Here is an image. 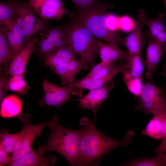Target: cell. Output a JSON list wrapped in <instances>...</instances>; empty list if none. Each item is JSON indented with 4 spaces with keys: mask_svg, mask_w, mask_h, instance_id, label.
<instances>
[{
    "mask_svg": "<svg viewBox=\"0 0 166 166\" xmlns=\"http://www.w3.org/2000/svg\"><path fill=\"white\" fill-rule=\"evenodd\" d=\"M81 129V166L88 165L103 155L109 154L116 148L129 145L135 134L133 131L128 130L123 140H115L101 133L89 121Z\"/></svg>",
    "mask_w": 166,
    "mask_h": 166,
    "instance_id": "obj_1",
    "label": "cell"
},
{
    "mask_svg": "<svg viewBox=\"0 0 166 166\" xmlns=\"http://www.w3.org/2000/svg\"><path fill=\"white\" fill-rule=\"evenodd\" d=\"M50 133L46 143L38 149V153L55 152L63 156L71 166L80 165V144L81 129L67 128L59 123L54 115L48 122Z\"/></svg>",
    "mask_w": 166,
    "mask_h": 166,
    "instance_id": "obj_2",
    "label": "cell"
},
{
    "mask_svg": "<svg viewBox=\"0 0 166 166\" xmlns=\"http://www.w3.org/2000/svg\"><path fill=\"white\" fill-rule=\"evenodd\" d=\"M113 6L105 2L90 10H78L70 12V20L76 21L85 26L94 36L114 47L123 45V38L116 32L107 27L105 21L108 9Z\"/></svg>",
    "mask_w": 166,
    "mask_h": 166,
    "instance_id": "obj_3",
    "label": "cell"
},
{
    "mask_svg": "<svg viewBox=\"0 0 166 166\" xmlns=\"http://www.w3.org/2000/svg\"><path fill=\"white\" fill-rule=\"evenodd\" d=\"M67 36L68 46L77 55L85 69L93 67L99 54L97 40L83 25L73 20L69 22Z\"/></svg>",
    "mask_w": 166,
    "mask_h": 166,
    "instance_id": "obj_4",
    "label": "cell"
},
{
    "mask_svg": "<svg viewBox=\"0 0 166 166\" xmlns=\"http://www.w3.org/2000/svg\"><path fill=\"white\" fill-rule=\"evenodd\" d=\"M69 22L65 25L49 27L37 34L33 53L44 61L46 56L56 48L68 46Z\"/></svg>",
    "mask_w": 166,
    "mask_h": 166,
    "instance_id": "obj_5",
    "label": "cell"
},
{
    "mask_svg": "<svg viewBox=\"0 0 166 166\" xmlns=\"http://www.w3.org/2000/svg\"><path fill=\"white\" fill-rule=\"evenodd\" d=\"M163 87L156 86L152 80L144 84L142 91L137 98L138 103L136 106L138 110L145 113L154 116L166 114V101L163 92Z\"/></svg>",
    "mask_w": 166,
    "mask_h": 166,
    "instance_id": "obj_6",
    "label": "cell"
},
{
    "mask_svg": "<svg viewBox=\"0 0 166 166\" xmlns=\"http://www.w3.org/2000/svg\"><path fill=\"white\" fill-rule=\"evenodd\" d=\"M30 115L27 113L20 115L18 119L23 124L25 132L18 149L12 153V163L22 157L33 149L32 147L36 139L41 134L44 128L47 127L48 122L33 125L30 122Z\"/></svg>",
    "mask_w": 166,
    "mask_h": 166,
    "instance_id": "obj_7",
    "label": "cell"
},
{
    "mask_svg": "<svg viewBox=\"0 0 166 166\" xmlns=\"http://www.w3.org/2000/svg\"><path fill=\"white\" fill-rule=\"evenodd\" d=\"M42 86L44 95L38 101L41 106H53L59 109L72 95L78 94L69 84L59 86L50 82L46 79H43Z\"/></svg>",
    "mask_w": 166,
    "mask_h": 166,
    "instance_id": "obj_8",
    "label": "cell"
},
{
    "mask_svg": "<svg viewBox=\"0 0 166 166\" xmlns=\"http://www.w3.org/2000/svg\"><path fill=\"white\" fill-rule=\"evenodd\" d=\"M28 4L40 18L46 21H60L69 13L62 0H29Z\"/></svg>",
    "mask_w": 166,
    "mask_h": 166,
    "instance_id": "obj_9",
    "label": "cell"
},
{
    "mask_svg": "<svg viewBox=\"0 0 166 166\" xmlns=\"http://www.w3.org/2000/svg\"><path fill=\"white\" fill-rule=\"evenodd\" d=\"M24 9V17L22 30L26 46L35 35L45 30L49 26L48 21L38 18L28 3L25 2Z\"/></svg>",
    "mask_w": 166,
    "mask_h": 166,
    "instance_id": "obj_10",
    "label": "cell"
},
{
    "mask_svg": "<svg viewBox=\"0 0 166 166\" xmlns=\"http://www.w3.org/2000/svg\"><path fill=\"white\" fill-rule=\"evenodd\" d=\"M114 85V82L112 79L103 86L89 91L87 94L79 100V106L82 109H89L93 112L95 121L98 109L108 97Z\"/></svg>",
    "mask_w": 166,
    "mask_h": 166,
    "instance_id": "obj_11",
    "label": "cell"
},
{
    "mask_svg": "<svg viewBox=\"0 0 166 166\" xmlns=\"http://www.w3.org/2000/svg\"><path fill=\"white\" fill-rule=\"evenodd\" d=\"M145 14L144 10L141 9L139 11L134 30L128 36L123 38V45L126 47L130 55L141 53L142 48L146 44L142 32Z\"/></svg>",
    "mask_w": 166,
    "mask_h": 166,
    "instance_id": "obj_12",
    "label": "cell"
},
{
    "mask_svg": "<svg viewBox=\"0 0 166 166\" xmlns=\"http://www.w3.org/2000/svg\"><path fill=\"white\" fill-rule=\"evenodd\" d=\"M37 38L36 35L26 46L15 55L5 73L10 76L24 74L29 58L33 52Z\"/></svg>",
    "mask_w": 166,
    "mask_h": 166,
    "instance_id": "obj_13",
    "label": "cell"
},
{
    "mask_svg": "<svg viewBox=\"0 0 166 166\" xmlns=\"http://www.w3.org/2000/svg\"><path fill=\"white\" fill-rule=\"evenodd\" d=\"M60 78L63 86L73 82L76 75L85 67L80 59H74L50 67Z\"/></svg>",
    "mask_w": 166,
    "mask_h": 166,
    "instance_id": "obj_14",
    "label": "cell"
},
{
    "mask_svg": "<svg viewBox=\"0 0 166 166\" xmlns=\"http://www.w3.org/2000/svg\"><path fill=\"white\" fill-rule=\"evenodd\" d=\"M164 14L160 13L155 18H145L144 24L148 28V30L144 32L146 39L166 45V27L164 20Z\"/></svg>",
    "mask_w": 166,
    "mask_h": 166,
    "instance_id": "obj_15",
    "label": "cell"
},
{
    "mask_svg": "<svg viewBox=\"0 0 166 166\" xmlns=\"http://www.w3.org/2000/svg\"><path fill=\"white\" fill-rule=\"evenodd\" d=\"M166 52V45L155 41L148 40L145 62L147 69L145 76L148 80L152 79V74L156 70L157 64Z\"/></svg>",
    "mask_w": 166,
    "mask_h": 166,
    "instance_id": "obj_16",
    "label": "cell"
},
{
    "mask_svg": "<svg viewBox=\"0 0 166 166\" xmlns=\"http://www.w3.org/2000/svg\"><path fill=\"white\" fill-rule=\"evenodd\" d=\"M128 63L116 66L108 74L103 78L96 80H92L84 78L81 80L74 81L70 83L73 88L79 89H87L90 91L101 88L110 81L117 74L128 69Z\"/></svg>",
    "mask_w": 166,
    "mask_h": 166,
    "instance_id": "obj_17",
    "label": "cell"
},
{
    "mask_svg": "<svg viewBox=\"0 0 166 166\" xmlns=\"http://www.w3.org/2000/svg\"><path fill=\"white\" fill-rule=\"evenodd\" d=\"M56 162L53 156H45L44 152H36L34 149L20 159L10 163V166H46L53 165Z\"/></svg>",
    "mask_w": 166,
    "mask_h": 166,
    "instance_id": "obj_18",
    "label": "cell"
},
{
    "mask_svg": "<svg viewBox=\"0 0 166 166\" xmlns=\"http://www.w3.org/2000/svg\"><path fill=\"white\" fill-rule=\"evenodd\" d=\"M99 48V54L102 61L108 64H115L118 61L128 60L130 54L127 51L120 49L97 39Z\"/></svg>",
    "mask_w": 166,
    "mask_h": 166,
    "instance_id": "obj_19",
    "label": "cell"
},
{
    "mask_svg": "<svg viewBox=\"0 0 166 166\" xmlns=\"http://www.w3.org/2000/svg\"><path fill=\"white\" fill-rule=\"evenodd\" d=\"M2 26L4 28L9 43L16 55L26 46L22 30L16 21Z\"/></svg>",
    "mask_w": 166,
    "mask_h": 166,
    "instance_id": "obj_20",
    "label": "cell"
},
{
    "mask_svg": "<svg viewBox=\"0 0 166 166\" xmlns=\"http://www.w3.org/2000/svg\"><path fill=\"white\" fill-rule=\"evenodd\" d=\"M77 55L68 46L56 48L45 57V65L50 68L69 61L76 59Z\"/></svg>",
    "mask_w": 166,
    "mask_h": 166,
    "instance_id": "obj_21",
    "label": "cell"
},
{
    "mask_svg": "<svg viewBox=\"0 0 166 166\" xmlns=\"http://www.w3.org/2000/svg\"><path fill=\"white\" fill-rule=\"evenodd\" d=\"M0 116L10 118L18 116L21 112L22 105L16 96L10 95L5 97L0 105Z\"/></svg>",
    "mask_w": 166,
    "mask_h": 166,
    "instance_id": "obj_22",
    "label": "cell"
},
{
    "mask_svg": "<svg viewBox=\"0 0 166 166\" xmlns=\"http://www.w3.org/2000/svg\"><path fill=\"white\" fill-rule=\"evenodd\" d=\"M25 132L23 127L20 132L14 134H10L6 130H2L0 132V145L9 154L13 153L20 145Z\"/></svg>",
    "mask_w": 166,
    "mask_h": 166,
    "instance_id": "obj_23",
    "label": "cell"
},
{
    "mask_svg": "<svg viewBox=\"0 0 166 166\" xmlns=\"http://www.w3.org/2000/svg\"><path fill=\"white\" fill-rule=\"evenodd\" d=\"M15 54L10 46L6 35L5 30L2 26L0 27V65L3 67L0 70H6L9 65L13 60Z\"/></svg>",
    "mask_w": 166,
    "mask_h": 166,
    "instance_id": "obj_24",
    "label": "cell"
},
{
    "mask_svg": "<svg viewBox=\"0 0 166 166\" xmlns=\"http://www.w3.org/2000/svg\"><path fill=\"white\" fill-rule=\"evenodd\" d=\"M166 114L154 116L141 134L143 136H147L156 140L162 138L161 125L164 116Z\"/></svg>",
    "mask_w": 166,
    "mask_h": 166,
    "instance_id": "obj_25",
    "label": "cell"
},
{
    "mask_svg": "<svg viewBox=\"0 0 166 166\" xmlns=\"http://www.w3.org/2000/svg\"><path fill=\"white\" fill-rule=\"evenodd\" d=\"M127 166H163L166 165L165 153L160 152L156 156L151 158H142L133 159L123 164Z\"/></svg>",
    "mask_w": 166,
    "mask_h": 166,
    "instance_id": "obj_26",
    "label": "cell"
},
{
    "mask_svg": "<svg viewBox=\"0 0 166 166\" xmlns=\"http://www.w3.org/2000/svg\"><path fill=\"white\" fill-rule=\"evenodd\" d=\"M128 72L129 75L133 77H139L142 79L145 62L141 53L130 55L128 60Z\"/></svg>",
    "mask_w": 166,
    "mask_h": 166,
    "instance_id": "obj_27",
    "label": "cell"
},
{
    "mask_svg": "<svg viewBox=\"0 0 166 166\" xmlns=\"http://www.w3.org/2000/svg\"><path fill=\"white\" fill-rule=\"evenodd\" d=\"M116 66L115 64H108L101 61L95 65L84 78L92 80L101 79L108 74Z\"/></svg>",
    "mask_w": 166,
    "mask_h": 166,
    "instance_id": "obj_28",
    "label": "cell"
},
{
    "mask_svg": "<svg viewBox=\"0 0 166 166\" xmlns=\"http://www.w3.org/2000/svg\"><path fill=\"white\" fill-rule=\"evenodd\" d=\"M123 79L128 89L135 97L138 98L143 90V79L133 77L128 74L127 69L123 71Z\"/></svg>",
    "mask_w": 166,
    "mask_h": 166,
    "instance_id": "obj_29",
    "label": "cell"
},
{
    "mask_svg": "<svg viewBox=\"0 0 166 166\" xmlns=\"http://www.w3.org/2000/svg\"><path fill=\"white\" fill-rule=\"evenodd\" d=\"M15 20L12 0L0 2V25L9 24Z\"/></svg>",
    "mask_w": 166,
    "mask_h": 166,
    "instance_id": "obj_30",
    "label": "cell"
},
{
    "mask_svg": "<svg viewBox=\"0 0 166 166\" xmlns=\"http://www.w3.org/2000/svg\"><path fill=\"white\" fill-rule=\"evenodd\" d=\"M8 86L9 90L18 92L21 95L26 94L29 88L22 75L10 76L8 82Z\"/></svg>",
    "mask_w": 166,
    "mask_h": 166,
    "instance_id": "obj_31",
    "label": "cell"
},
{
    "mask_svg": "<svg viewBox=\"0 0 166 166\" xmlns=\"http://www.w3.org/2000/svg\"><path fill=\"white\" fill-rule=\"evenodd\" d=\"M78 10H87L93 9L102 3L99 0H71Z\"/></svg>",
    "mask_w": 166,
    "mask_h": 166,
    "instance_id": "obj_32",
    "label": "cell"
},
{
    "mask_svg": "<svg viewBox=\"0 0 166 166\" xmlns=\"http://www.w3.org/2000/svg\"><path fill=\"white\" fill-rule=\"evenodd\" d=\"M10 76L0 70V104L5 97L6 93L9 89L8 82Z\"/></svg>",
    "mask_w": 166,
    "mask_h": 166,
    "instance_id": "obj_33",
    "label": "cell"
},
{
    "mask_svg": "<svg viewBox=\"0 0 166 166\" xmlns=\"http://www.w3.org/2000/svg\"><path fill=\"white\" fill-rule=\"evenodd\" d=\"M8 153L0 145V166L9 164L11 160V156L8 155Z\"/></svg>",
    "mask_w": 166,
    "mask_h": 166,
    "instance_id": "obj_34",
    "label": "cell"
},
{
    "mask_svg": "<svg viewBox=\"0 0 166 166\" xmlns=\"http://www.w3.org/2000/svg\"><path fill=\"white\" fill-rule=\"evenodd\" d=\"M155 151L156 153L164 152L166 160V139H163L160 144L156 148Z\"/></svg>",
    "mask_w": 166,
    "mask_h": 166,
    "instance_id": "obj_35",
    "label": "cell"
},
{
    "mask_svg": "<svg viewBox=\"0 0 166 166\" xmlns=\"http://www.w3.org/2000/svg\"><path fill=\"white\" fill-rule=\"evenodd\" d=\"M163 139H166V114L164 115L161 125Z\"/></svg>",
    "mask_w": 166,
    "mask_h": 166,
    "instance_id": "obj_36",
    "label": "cell"
},
{
    "mask_svg": "<svg viewBox=\"0 0 166 166\" xmlns=\"http://www.w3.org/2000/svg\"><path fill=\"white\" fill-rule=\"evenodd\" d=\"M163 69L161 72L162 76H166V64L163 66Z\"/></svg>",
    "mask_w": 166,
    "mask_h": 166,
    "instance_id": "obj_37",
    "label": "cell"
},
{
    "mask_svg": "<svg viewBox=\"0 0 166 166\" xmlns=\"http://www.w3.org/2000/svg\"><path fill=\"white\" fill-rule=\"evenodd\" d=\"M163 2H164V3L165 7V8H166V11H165V13H164L165 16V15H166V0H163Z\"/></svg>",
    "mask_w": 166,
    "mask_h": 166,
    "instance_id": "obj_38",
    "label": "cell"
},
{
    "mask_svg": "<svg viewBox=\"0 0 166 166\" xmlns=\"http://www.w3.org/2000/svg\"></svg>",
    "mask_w": 166,
    "mask_h": 166,
    "instance_id": "obj_39",
    "label": "cell"
}]
</instances>
